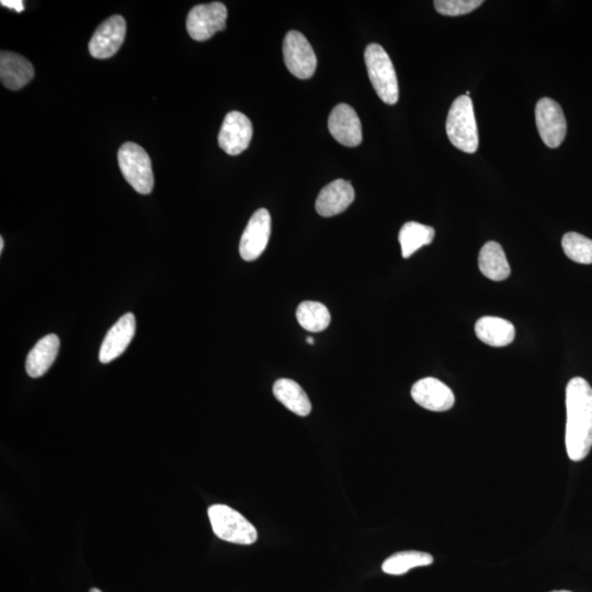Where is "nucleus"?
Listing matches in <instances>:
<instances>
[{
  "label": "nucleus",
  "mask_w": 592,
  "mask_h": 592,
  "mask_svg": "<svg viewBox=\"0 0 592 592\" xmlns=\"http://www.w3.org/2000/svg\"><path fill=\"white\" fill-rule=\"evenodd\" d=\"M477 339L492 347L510 345L516 336V328L510 322L501 317L479 318L476 325Z\"/></svg>",
  "instance_id": "nucleus-18"
},
{
  "label": "nucleus",
  "mask_w": 592,
  "mask_h": 592,
  "mask_svg": "<svg viewBox=\"0 0 592 592\" xmlns=\"http://www.w3.org/2000/svg\"><path fill=\"white\" fill-rule=\"evenodd\" d=\"M296 318L305 330L320 332L330 324L331 316L328 308L322 303L306 301L297 307Z\"/></svg>",
  "instance_id": "nucleus-23"
},
{
  "label": "nucleus",
  "mask_w": 592,
  "mask_h": 592,
  "mask_svg": "<svg viewBox=\"0 0 592 592\" xmlns=\"http://www.w3.org/2000/svg\"><path fill=\"white\" fill-rule=\"evenodd\" d=\"M433 557L428 553L418 551L399 552L383 562L382 570L385 574L400 576L416 567L432 565Z\"/></svg>",
  "instance_id": "nucleus-22"
},
{
  "label": "nucleus",
  "mask_w": 592,
  "mask_h": 592,
  "mask_svg": "<svg viewBox=\"0 0 592 592\" xmlns=\"http://www.w3.org/2000/svg\"><path fill=\"white\" fill-rule=\"evenodd\" d=\"M365 61L372 86L386 105L399 101V90L393 63L380 44L371 43L365 48Z\"/></svg>",
  "instance_id": "nucleus-3"
},
{
  "label": "nucleus",
  "mask_w": 592,
  "mask_h": 592,
  "mask_svg": "<svg viewBox=\"0 0 592 592\" xmlns=\"http://www.w3.org/2000/svg\"><path fill=\"white\" fill-rule=\"evenodd\" d=\"M566 450L571 461L579 462L592 448V388L574 378L566 388Z\"/></svg>",
  "instance_id": "nucleus-1"
},
{
  "label": "nucleus",
  "mask_w": 592,
  "mask_h": 592,
  "mask_svg": "<svg viewBox=\"0 0 592 592\" xmlns=\"http://www.w3.org/2000/svg\"><path fill=\"white\" fill-rule=\"evenodd\" d=\"M34 68L26 57L17 53H0V80L11 90H21L32 81Z\"/></svg>",
  "instance_id": "nucleus-16"
},
{
  "label": "nucleus",
  "mask_w": 592,
  "mask_h": 592,
  "mask_svg": "<svg viewBox=\"0 0 592 592\" xmlns=\"http://www.w3.org/2000/svg\"><path fill=\"white\" fill-rule=\"evenodd\" d=\"M552 592H571V591H569V590H556V591H552Z\"/></svg>",
  "instance_id": "nucleus-30"
},
{
  "label": "nucleus",
  "mask_w": 592,
  "mask_h": 592,
  "mask_svg": "<svg viewBox=\"0 0 592 592\" xmlns=\"http://www.w3.org/2000/svg\"><path fill=\"white\" fill-rule=\"evenodd\" d=\"M355 189L349 181L337 179L322 188L316 200V211L324 218L335 217L355 202Z\"/></svg>",
  "instance_id": "nucleus-15"
},
{
  "label": "nucleus",
  "mask_w": 592,
  "mask_h": 592,
  "mask_svg": "<svg viewBox=\"0 0 592 592\" xmlns=\"http://www.w3.org/2000/svg\"><path fill=\"white\" fill-rule=\"evenodd\" d=\"M271 234V217L266 209H259L249 219L243 233L239 253L245 262H253L266 251Z\"/></svg>",
  "instance_id": "nucleus-9"
},
{
  "label": "nucleus",
  "mask_w": 592,
  "mask_h": 592,
  "mask_svg": "<svg viewBox=\"0 0 592 592\" xmlns=\"http://www.w3.org/2000/svg\"><path fill=\"white\" fill-rule=\"evenodd\" d=\"M208 513L213 532L219 539L239 545H251L257 541L256 528L233 508L213 505Z\"/></svg>",
  "instance_id": "nucleus-4"
},
{
  "label": "nucleus",
  "mask_w": 592,
  "mask_h": 592,
  "mask_svg": "<svg viewBox=\"0 0 592 592\" xmlns=\"http://www.w3.org/2000/svg\"><path fill=\"white\" fill-rule=\"evenodd\" d=\"M562 249L571 261L590 265L592 263V241L579 233H567L562 237Z\"/></svg>",
  "instance_id": "nucleus-24"
},
{
  "label": "nucleus",
  "mask_w": 592,
  "mask_h": 592,
  "mask_svg": "<svg viewBox=\"0 0 592 592\" xmlns=\"http://www.w3.org/2000/svg\"><path fill=\"white\" fill-rule=\"evenodd\" d=\"M135 330V317L132 313H126L111 327L105 337L104 342H102L99 352L101 364H110V362L119 358L133 339Z\"/></svg>",
  "instance_id": "nucleus-14"
},
{
  "label": "nucleus",
  "mask_w": 592,
  "mask_h": 592,
  "mask_svg": "<svg viewBox=\"0 0 592 592\" xmlns=\"http://www.w3.org/2000/svg\"><path fill=\"white\" fill-rule=\"evenodd\" d=\"M273 394L288 410L301 417L310 415L312 404L305 390L290 379L278 380L273 385Z\"/></svg>",
  "instance_id": "nucleus-20"
},
{
  "label": "nucleus",
  "mask_w": 592,
  "mask_h": 592,
  "mask_svg": "<svg viewBox=\"0 0 592 592\" xmlns=\"http://www.w3.org/2000/svg\"><path fill=\"white\" fill-rule=\"evenodd\" d=\"M4 238L2 237L0 238V253H3L4 251Z\"/></svg>",
  "instance_id": "nucleus-28"
},
{
  "label": "nucleus",
  "mask_w": 592,
  "mask_h": 592,
  "mask_svg": "<svg viewBox=\"0 0 592 592\" xmlns=\"http://www.w3.org/2000/svg\"><path fill=\"white\" fill-rule=\"evenodd\" d=\"M483 4V0H437L434 8L443 16L455 17L472 13Z\"/></svg>",
  "instance_id": "nucleus-25"
},
{
  "label": "nucleus",
  "mask_w": 592,
  "mask_h": 592,
  "mask_svg": "<svg viewBox=\"0 0 592 592\" xmlns=\"http://www.w3.org/2000/svg\"><path fill=\"white\" fill-rule=\"evenodd\" d=\"M412 396L416 403L432 412H447L455 403L451 389L434 378L416 382L412 389Z\"/></svg>",
  "instance_id": "nucleus-13"
},
{
  "label": "nucleus",
  "mask_w": 592,
  "mask_h": 592,
  "mask_svg": "<svg viewBox=\"0 0 592 592\" xmlns=\"http://www.w3.org/2000/svg\"><path fill=\"white\" fill-rule=\"evenodd\" d=\"M253 139L251 120L242 112L232 111L225 116L219 134V145L225 153L236 156L248 149Z\"/></svg>",
  "instance_id": "nucleus-10"
},
{
  "label": "nucleus",
  "mask_w": 592,
  "mask_h": 592,
  "mask_svg": "<svg viewBox=\"0 0 592 592\" xmlns=\"http://www.w3.org/2000/svg\"><path fill=\"white\" fill-rule=\"evenodd\" d=\"M2 4L4 7L13 9V11L17 13H22L24 11L23 2L21 0H2Z\"/></svg>",
  "instance_id": "nucleus-26"
},
{
  "label": "nucleus",
  "mask_w": 592,
  "mask_h": 592,
  "mask_svg": "<svg viewBox=\"0 0 592 592\" xmlns=\"http://www.w3.org/2000/svg\"><path fill=\"white\" fill-rule=\"evenodd\" d=\"M445 129H447L449 140L454 148L464 153H476L479 140L471 98L463 95L453 101L450 107Z\"/></svg>",
  "instance_id": "nucleus-2"
},
{
  "label": "nucleus",
  "mask_w": 592,
  "mask_h": 592,
  "mask_svg": "<svg viewBox=\"0 0 592 592\" xmlns=\"http://www.w3.org/2000/svg\"><path fill=\"white\" fill-rule=\"evenodd\" d=\"M122 175L132 187L141 194H150L154 188L151 160L144 149L135 143H125L117 153Z\"/></svg>",
  "instance_id": "nucleus-5"
},
{
  "label": "nucleus",
  "mask_w": 592,
  "mask_h": 592,
  "mask_svg": "<svg viewBox=\"0 0 592 592\" xmlns=\"http://www.w3.org/2000/svg\"><path fill=\"white\" fill-rule=\"evenodd\" d=\"M435 231L432 227L417 222L404 224L400 229L399 239L404 258H409L418 249L433 243Z\"/></svg>",
  "instance_id": "nucleus-21"
},
{
  "label": "nucleus",
  "mask_w": 592,
  "mask_h": 592,
  "mask_svg": "<svg viewBox=\"0 0 592 592\" xmlns=\"http://www.w3.org/2000/svg\"><path fill=\"white\" fill-rule=\"evenodd\" d=\"M479 270L493 281H503L510 276L505 252L496 242H488L484 245L478 256Z\"/></svg>",
  "instance_id": "nucleus-19"
},
{
  "label": "nucleus",
  "mask_w": 592,
  "mask_h": 592,
  "mask_svg": "<svg viewBox=\"0 0 592 592\" xmlns=\"http://www.w3.org/2000/svg\"><path fill=\"white\" fill-rule=\"evenodd\" d=\"M306 342H307V344H310V345H314L315 344V341H314V339H312V337H307Z\"/></svg>",
  "instance_id": "nucleus-27"
},
{
  "label": "nucleus",
  "mask_w": 592,
  "mask_h": 592,
  "mask_svg": "<svg viewBox=\"0 0 592 592\" xmlns=\"http://www.w3.org/2000/svg\"><path fill=\"white\" fill-rule=\"evenodd\" d=\"M328 130L337 142L347 148H356L362 142V125L358 115L349 105L340 104L332 109Z\"/></svg>",
  "instance_id": "nucleus-12"
},
{
  "label": "nucleus",
  "mask_w": 592,
  "mask_h": 592,
  "mask_svg": "<svg viewBox=\"0 0 592 592\" xmlns=\"http://www.w3.org/2000/svg\"><path fill=\"white\" fill-rule=\"evenodd\" d=\"M60 350V339L51 334L38 341L34 348L29 352L26 361V370L33 379L41 378L50 370Z\"/></svg>",
  "instance_id": "nucleus-17"
},
{
  "label": "nucleus",
  "mask_w": 592,
  "mask_h": 592,
  "mask_svg": "<svg viewBox=\"0 0 592 592\" xmlns=\"http://www.w3.org/2000/svg\"><path fill=\"white\" fill-rule=\"evenodd\" d=\"M90 592H101L99 589L92 588Z\"/></svg>",
  "instance_id": "nucleus-29"
},
{
  "label": "nucleus",
  "mask_w": 592,
  "mask_h": 592,
  "mask_svg": "<svg viewBox=\"0 0 592 592\" xmlns=\"http://www.w3.org/2000/svg\"><path fill=\"white\" fill-rule=\"evenodd\" d=\"M283 58L287 70L300 80H308L315 74V52L301 32L292 30L287 34L283 42Z\"/></svg>",
  "instance_id": "nucleus-7"
},
{
  "label": "nucleus",
  "mask_w": 592,
  "mask_h": 592,
  "mask_svg": "<svg viewBox=\"0 0 592 592\" xmlns=\"http://www.w3.org/2000/svg\"><path fill=\"white\" fill-rule=\"evenodd\" d=\"M227 9L222 3L198 4L187 17L189 36L195 41H207L227 27Z\"/></svg>",
  "instance_id": "nucleus-6"
},
{
  "label": "nucleus",
  "mask_w": 592,
  "mask_h": 592,
  "mask_svg": "<svg viewBox=\"0 0 592 592\" xmlns=\"http://www.w3.org/2000/svg\"><path fill=\"white\" fill-rule=\"evenodd\" d=\"M126 22L124 18L116 14L107 18L98 27L90 42L92 57L106 60L115 56L124 42Z\"/></svg>",
  "instance_id": "nucleus-11"
},
{
  "label": "nucleus",
  "mask_w": 592,
  "mask_h": 592,
  "mask_svg": "<svg viewBox=\"0 0 592 592\" xmlns=\"http://www.w3.org/2000/svg\"><path fill=\"white\" fill-rule=\"evenodd\" d=\"M536 121L545 145L551 149L559 148L567 133V122L562 107L550 98H542L536 104Z\"/></svg>",
  "instance_id": "nucleus-8"
}]
</instances>
